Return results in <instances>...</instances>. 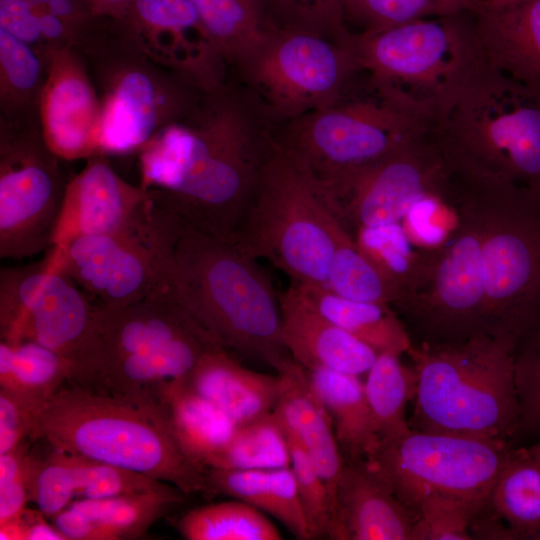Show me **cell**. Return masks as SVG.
Returning a JSON list of instances; mask_svg holds the SVG:
<instances>
[{
	"instance_id": "obj_1",
	"label": "cell",
	"mask_w": 540,
	"mask_h": 540,
	"mask_svg": "<svg viewBox=\"0 0 540 540\" xmlns=\"http://www.w3.org/2000/svg\"><path fill=\"white\" fill-rule=\"evenodd\" d=\"M278 125L228 77L136 154L139 185L152 207L180 229L232 240Z\"/></svg>"
},
{
	"instance_id": "obj_2",
	"label": "cell",
	"mask_w": 540,
	"mask_h": 540,
	"mask_svg": "<svg viewBox=\"0 0 540 540\" xmlns=\"http://www.w3.org/2000/svg\"><path fill=\"white\" fill-rule=\"evenodd\" d=\"M31 439L169 483L184 494L208 492L206 470L183 452L155 404L62 387L37 413Z\"/></svg>"
},
{
	"instance_id": "obj_3",
	"label": "cell",
	"mask_w": 540,
	"mask_h": 540,
	"mask_svg": "<svg viewBox=\"0 0 540 540\" xmlns=\"http://www.w3.org/2000/svg\"><path fill=\"white\" fill-rule=\"evenodd\" d=\"M171 287L222 348L275 369L288 357L279 295L258 259L233 240L180 229Z\"/></svg>"
},
{
	"instance_id": "obj_4",
	"label": "cell",
	"mask_w": 540,
	"mask_h": 540,
	"mask_svg": "<svg viewBox=\"0 0 540 540\" xmlns=\"http://www.w3.org/2000/svg\"><path fill=\"white\" fill-rule=\"evenodd\" d=\"M517 340L479 334L452 342H419L406 354L416 375L412 429L494 440L516 439Z\"/></svg>"
},
{
	"instance_id": "obj_5",
	"label": "cell",
	"mask_w": 540,
	"mask_h": 540,
	"mask_svg": "<svg viewBox=\"0 0 540 540\" xmlns=\"http://www.w3.org/2000/svg\"><path fill=\"white\" fill-rule=\"evenodd\" d=\"M429 135L457 173L540 192V94L490 63Z\"/></svg>"
},
{
	"instance_id": "obj_6",
	"label": "cell",
	"mask_w": 540,
	"mask_h": 540,
	"mask_svg": "<svg viewBox=\"0 0 540 540\" xmlns=\"http://www.w3.org/2000/svg\"><path fill=\"white\" fill-rule=\"evenodd\" d=\"M349 230L323 184L276 140L233 241L296 285H326L338 243Z\"/></svg>"
},
{
	"instance_id": "obj_7",
	"label": "cell",
	"mask_w": 540,
	"mask_h": 540,
	"mask_svg": "<svg viewBox=\"0 0 540 540\" xmlns=\"http://www.w3.org/2000/svg\"><path fill=\"white\" fill-rule=\"evenodd\" d=\"M76 51L100 100V151L107 156L137 154L207 91L153 60L124 20L105 17Z\"/></svg>"
},
{
	"instance_id": "obj_8",
	"label": "cell",
	"mask_w": 540,
	"mask_h": 540,
	"mask_svg": "<svg viewBox=\"0 0 540 540\" xmlns=\"http://www.w3.org/2000/svg\"><path fill=\"white\" fill-rule=\"evenodd\" d=\"M350 41L361 70L431 127L489 63L473 12L351 32Z\"/></svg>"
},
{
	"instance_id": "obj_9",
	"label": "cell",
	"mask_w": 540,
	"mask_h": 540,
	"mask_svg": "<svg viewBox=\"0 0 540 540\" xmlns=\"http://www.w3.org/2000/svg\"><path fill=\"white\" fill-rule=\"evenodd\" d=\"M431 124L363 70L333 104L280 123L276 140L336 201L359 171L426 135Z\"/></svg>"
},
{
	"instance_id": "obj_10",
	"label": "cell",
	"mask_w": 540,
	"mask_h": 540,
	"mask_svg": "<svg viewBox=\"0 0 540 540\" xmlns=\"http://www.w3.org/2000/svg\"><path fill=\"white\" fill-rule=\"evenodd\" d=\"M464 177L483 221L485 334L518 343L540 330V192Z\"/></svg>"
},
{
	"instance_id": "obj_11",
	"label": "cell",
	"mask_w": 540,
	"mask_h": 540,
	"mask_svg": "<svg viewBox=\"0 0 540 540\" xmlns=\"http://www.w3.org/2000/svg\"><path fill=\"white\" fill-rule=\"evenodd\" d=\"M451 204L452 228L439 244L423 252L419 268L394 304L420 342H452L485 334L483 221L472 185L457 173Z\"/></svg>"
},
{
	"instance_id": "obj_12",
	"label": "cell",
	"mask_w": 540,
	"mask_h": 540,
	"mask_svg": "<svg viewBox=\"0 0 540 540\" xmlns=\"http://www.w3.org/2000/svg\"><path fill=\"white\" fill-rule=\"evenodd\" d=\"M0 336L33 341L65 358L71 385H98L102 352L97 305L49 254L44 260L0 270Z\"/></svg>"
},
{
	"instance_id": "obj_13",
	"label": "cell",
	"mask_w": 540,
	"mask_h": 540,
	"mask_svg": "<svg viewBox=\"0 0 540 540\" xmlns=\"http://www.w3.org/2000/svg\"><path fill=\"white\" fill-rule=\"evenodd\" d=\"M516 450L510 441L411 429L381 440L365 461L415 515L430 498L483 509Z\"/></svg>"
},
{
	"instance_id": "obj_14",
	"label": "cell",
	"mask_w": 540,
	"mask_h": 540,
	"mask_svg": "<svg viewBox=\"0 0 540 540\" xmlns=\"http://www.w3.org/2000/svg\"><path fill=\"white\" fill-rule=\"evenodd\" d=\"M350 34L273 28L233 76L283 123L333 104L360 73Z\"/></svg>"
},
{
	"instance_id": "obj_15",
	"label": "cell",
	"mask_w": 540,
	"mask_h": 540,
	"mask_svg": "<svg viewBox=\"0 0 540 540\" xmlns=\"http://www.w3.org/2000/svg\"><path fill=\"white\" fill-rule=\"evenodd\" d=\"M180 228L152 208L119 232L82 235L50 255L96 305L118 309L171 287Z\"/></svg>"
},
{
	"instance_id": "obj_16",
	"label": "cell",
	"mask_w": 540,
	"mask_h": 540,
	"mask_svg": "<svg viewBox=\"0 0 540 540\" xmlns=\"http://www.w3.org/2000/svg\"><path fill=\"white\" fill-rule=\"evenodd\" d=\"M40 119H0V258L22 260L53 246L69 179Z\"/></svg>"
},
{
	"instance_id": "obj_17",
	"label": "cell",
	"mask_w": 540,
	"mask_h": 540,
	"mask_svg": "<svg viewBox=\"0 0 540 540\" xmlns=\"http://www.w3.org/2000/svg\"><path fill=\"white\" fill-rule=\"evenodd\" d=\"M451 183V169L428 132L355 174L337 197L338 215L348 230L400 224Z\"/></svg>"
},
{
	"instance_id": "obj_18",
	"label": "cell",
	"mask_w": 540,
	"mask_h": 540,
	"mask_svg": "<svg viewBox=\"0 0 540 540\" xmlns=\"http://www.w3.org/2000/svg\"><path fill=\"white\" fill-rule=\"evenodd\" d=\"M124 21L153 60L202 89H212L229 76L190 0H133Z\"/></svg>"
},
{
	"instance_id": "obj_19",
	"label": "cell",
	"mask_w": 540,
	"mask_h": 540,
	"mask_svg": "<svg viewBox=\"0 0 540 540\" xmlns=\"http://www.w3.org/2000/svg\"><path fill=\"white\" fill-rule=\"evenodd\" d=\"M42 56L47 76L39 115L48 146L62 160H86L101 153L100 100L81 55L64 47Z\"/></svg>"
},
{
	"instance_id": "obj_20",
	"label": "cell",
	"mask_w": 540,
	"mask_h": 540,
	"mask_svg": "<svg viewBox=\"0 0 540 540\" xmlns=\"http://www.w3.org/2000/svg\"><path fill=\"white\" fill-rule=\"evenodd\" d=\"M150 209L140 185L122 178L107 155H93L68 181L52 247L82 235L122 231L146 217Z\"/></svg>"
},
{
	"instance_id": "obj_21",
	"label": "cell",
	"mask_w": 540,
	"mask_h": 540,
	"mask_svg": "<svg viewBox=\"0 0 540 540\" xmlns=\"http://www.w3.org/2000/svg\"><path fill=\"white\" fill-rule=\"evenodd\" d=\"M174 489L146 475L61 450L54 449L44 459H30L29 501L49 519L79 499Z\"/></svg>"
},
{
	"instance_id": "obj_22",
	"label": "cell",
	"mask_w": 540,
	"mask_h": 540,
	"mask_svg": "<svg viewBox=\"0 0 540 540\" xmlns=\"http://www.w3.org/2000/svg\"><path fill=\"white\" fill-rule=\"evenodd\" d=\"M416 516L365 460H345L327 537L336 540H411Z\"/></svg>"
},
{
	"instance_id": "obj_23",
	"label": "cell",
	"mask_w": 540,
	"mask_h": 540,
	"mask_svg": "<svg viewBox=\"0 0 540 540\" xmlns=\"http://www.w3.org/2000/svg\"><path fill=\"white\" fill-rule=\"evenodd\" d=\"M279 304L284 346L307 371L359 376L374 364L378 353L325 317L295 285L279 294Z\"/></svg>"
},
{
	"instance_id": "obj_24",
	"label": "cell",
	"mask_w": 540,
	"mask_h": 540,
	"mask_svg": "<svg viewBox=\"0 0 540 540\" xmlns=\"http://www.w3.org/2000/svg\"><path fill=\"white\" fill-rule=\"evenodd\" d=\"M473 16L489 63L540 94V0H516L502 6L482 1Z\"/></svg>"
},
{
	"instance_id": "obj_25",
	"label": "cell",
	"mask_w": 540,
	"mask_h": 540,
	"mask_svg": "<svg viewBox=\"0 0 540 540\" xmlns=\"http://www.w3.org/2000/svg\"><path fill=\"white\" fill-rule=\"evenodd\" d=\"M276 371L281 387L274 411L318 467L331 498L333 516L336 486L345 459L331 417L314 392L308 371L291 356Z\"/></svg>"
},
{
	"instance_id": "obj_26",
	"label": "cell",
	"mask_w": 540,
	"mask_h": 540,
	"mask_svg": "<svg viewBox=\"0 0 540 540\" xmlns=\"http://www.w3.org/2000/svg\"><path fill=\"white\" fill-rule=\"evenodd\" d=\"M183 492L120 495L79 499L51 518L66 540H123L142 537L172 506L180 504Z\"/></svg>"
},
{
	"instance_id": "obj_27",
	"label": "cell",
	"mask_w": 540,
	"mask_h": 540,
	"mask_svg": "<svg viewBox=\"0 0 540 540\" xmlns=\"http://www.w3.org/2000/svg\"><path fill=\"white\" fill-rule=\"evenodd\" d=\"M184 379L196 393L221 409L237 425L272 412L281 387L278 374L250 370L222 347L204 354Z\"/></svg>"
},
{
	"instance_id": "obj_28",
	"label": "cell",
	"mask_w": 540,
	"mask_h": 540,
	"mask_svg": "<svg viewBox=\"0 0 540 540\" xmlns=\"http://www.w3.org/2000/svg\"><path fill=\"white\" fill-rule=\"evenodd\" d=\"M104 16L88 0H0V28L40 54L85 44Z\"/></svg>"
},
{
	"instance_id": "obj_29",
	"label": "cell",
	"mask_w": 540,
	"mask_h": 540,
	"mask_svg": "<svg viewBox=\"0 0 540 540\" xmlns=\"http://www.w3.org/2000/svg\"><path fill=\"white\" fill-rule=\"evenodd\" d=\"M183 452L206 470V462L232 438L237 424L179 379L163 387L155 402Z\"/></svg>"
},
{
	"instance_id": "obj_30",
	"label": "cell",
	"mask_w": 540,
	"mask_h": 540,
	"mask_svg": "<svg viewBox=\"0 0 540 540\" xmlns=\"http://www.w3.org/2000/svg\"><path fill=\"white\" fill-rule=\"evenodd\" d=\"M208 492L243 501L270 514L296 538L311 539L290 467L276 469H206Z\"/></svg>"
},
{
	"instance_id": "obj_31",
	"label": "cell",
	"mask_w": 540,
	"mask_h": 540,
	"mask_svg": "<svg viewBox=\"0 0 540 540\" xmlns=\"http://www.w3.org/2000/svg\"><path fill=\"white\" fill-rule=\"evenodd\" d=\"M293 285L325 317L378 354L402 355L412 347L410 334L389 304L347 299L325 285Z\"/></svg>"
},
{
	"instance_id": "obj_32",
	"label": "cell",
	"mask_w": 540,
	"mask_h": 540,
	"mask_svg": "<svg viewBox=\"0 0 540 540\" xmlns=\"http://www.w3.org/2000/svg\"><path fill=\"white\" fill-rule=\"evenodd\" d=\"M311 386L331 417L340 448L349 460L367 459L379 441L364 383L357 375L329 369L308 371Z\"/></svg>"
},
{
	"instance_id": "obj_33",
	"label": "cell",
	"mask_w": 540,
	"mask_h": 540,
	"mask_svg": "<svg viewBox=\"0 0 540 540\" xmlns=\"http://www.w3.org/2000/svg\"><path fill=\"white\" fill-rule=\"evenodd\" d=\"M228 72L256 53L273 29L264 0H190Z\"/></svg>"
},
{
	"instance_id": "obj_34",
	"label": "cell",
	"mask_w": 540,
	"mask_h": 540,
	"mask_svg": "<svg viewBox=\"0 0 540 540\" xmlns=\"http://www.w3.org/2000/svg\"><path fill=\"white\" fill-rule=\"evenodd\" d=\"M72 380L70 363L51 349L33 341H0V390L36 413Z\"/></svg>"
},
{
	"instance_id": "obj_35",
	"label": "cell",
	"mask_w": 540,
	"mask_h": 540,
	"mask_svg": "<svg viewBox=\"0 0 540 540\" xmlns=\"http://www.w3.org/2000/svg\"><path fill=\"white\" fill-rule=\"evenodd\" d=\"M486 507L513 539L540 540V463L517 450L497 479Z\"/></svg>"
},
{
	"instance_id": "obj_36",
	"label": "cell",
	"mask_w": 540,
	"mask_h": 540,
	"mask_svg": "<svg viewBox=\"0 0 540 540\" xmlns=\"http://www.w3.org/2000/svg\"><path fill=\"white\" fill-rule=\"evenodd\" d=\"M46 76L45 58L26 42L0 28V119H40Z\"/></svg>"
},
{
	"instance_id": "obj_37",
	"label": "cell",
	"mask_w": 540,
	"mask_h": 540,
	"mask_svg": "<svg viewBox=\"0 0 540 540\" xmlns=\"http://www.w3.org/2000/svg\"><path fill=\"white\" fill-rule=\"evenodd\" d=\"M400 356L379 353L366 373L364 389L379 442L412 429L406 419V406L415 395L416 375L403 365Z\"/></svg>"
},
{
	"instance_id": "obj_38",
	"label": "cell",
	"mask_w": 540,
	"mask_h": 540,
	"mask_svg": "<svg viewBox=\"0 0 540 540\" xmlns=\"http://www.w3.org/2000/svg\"><path fill=\"white\" fill-rule=\"evenodd\" d=\"M285 427L273 410L238 425L227 445L205 465L206 469L253 470L290 467Z\"/></svg>"
},
{
	"instance_id": "obj_39",
	"label": "cell",
	"mask_w": 540,
	"mask_h": 540,
	"mask_svg": "<svg viewBox=\"0 0 540 540\" xmlns=\"http://www.w3.org/2000/svg\"><path fill=\"white\" fill-rule=\"evenodd\" d=\"M188 540H280L275 525L255 507L234 499L194 508L178 521Z\"/></svg>"
},
{
	"instance_id": "obj_40",
	"label": "cell",
	"mask_w": 540,
	"mask_h": 540,
	"mask_svg": "<svg viewBox=\"0 0 540 540\" xmlns=\"http://www.w3.org/2000/svg\"><path fill=\"white\" fill-rule=\"evenodd\" d=\"M483 0H337L350 32L370 34L406 23L473 12Z\"/></svg>"
},
{
	"instance_id": "obj_41",
	"label": "cell",
	"mask_w": 540,
	"mask_h": 540,
	"mask_svg": "<svg viewBox=\"0 0 540 540\" xmlns=\"http://www.w3.org/2000/svg\"><path fill=\"white\" fill-rule=\"evenodd\" d=\"M325 286L337 295L355 301L389 305L396 301L393 288L361 254L350 234L335 249Z\"/></svg>"
},
{
	"instance_id": "obj_42",
	"label": "cell",
	"mask_w": 540,
	"mask_h": 540,
	"mask_svg": "<svg viewBox=\"0 0 540 540\" xmlns=\"http://www.w3.org/2000/svg\"><path fill=\"white\" fill-rule=\"evenodd\" d=\"M286 430V428H285ZM291 463L298 495L311 539L327 537L332 520V502L323 477L301 443L287 430Z\"/></svg>"
},
{
	"instance_id": "obj_43",
	"label": "cell",
	"mask_w": 540,
	"mask_h": 540,
	"mask_svg": "<svg viewBox=\"0 0 540 540\" xmlns=\"http://www.w3.org/2000/svg\"><path fill=\"white\" fill-rule=\"evenodd\" d=\"M515 382L519 402L516 439L540 438V330L518 341Z\"/></svg>"
},
{
	"instance_id": "obj_44",
	"label": "cell",
	"mask_w": 540,
	"mask_h": 540,
	"mask_svg": "<svg viewBox=\"0 0 540 540\" xmlns=\"http://www.w3.org/2000/svg\"><path fill=\"white\" fill-rule=\"evenodd\" d=\"M482 510L477 506L445 498H430L415 510L411 540H469L471 524Z\"/></svg>"
},
{
	"instance_id": "obj_45",
	"label": "cell",
	"mask_w": 540,
	"mask_h": 540,
	"mask_svg": "<svg viewBox=\"0 0 540 540\" xmlns=\"http://www.w3.org/2000/svg\"><path fill=\"white\" fill-rule=\"evenodd\" d=\"M273 28H297L330 35L348 29L337 0H264Z\"/></svg>"
},
{
	"instance_id": "obj_46",
	"label": "cell",
	"mask_w": 540,
	"mask_h": 540,
	"mask_svg": "<svg viewBox=\"0 0 540 540\" xmlns=\"http://www.w3.org/2000/svg\"><path fill=\"white\" fill-rule=\"evenodd\" d=\"M30 459L25 443L0 454V526L16 520L26 509Z\"/></svg>"
},
{
	"instance_id": "obj_47",
	"label": "cell",
	"mask_w": 540,
	"mask_h": 540,
	"mask_svg": "<svg viewBox=\"0 0 540 540\" xmlns=\"http://www.w3.org/2000/svg\"><path fill=\"white\" fill-rule=\"evenodd\" d=\"M36 414L15 396L0 390V454L31 439Z\"/></svg>"
},
{
	"instance_id": "obj_48",
	"label": "cell",
	"mask_w": 540,
	"mask_h": 540,
	"mask_svg": "<svg viewBox=\"0 0 540 540\" xmlns=\"http://www.w3.org/2000/svg\"><path fill=\"white\" fill-rule=\"evenodd\" d=\"M25 526V540H66L65 537L52 524L40 510L30 511L27 508L21 515Z\"/></svg>"
},
{
	"instance_id": "obj_49",
	"label": "cell",
	"mask_w": 540,
	"mask_h": 540,
	"mask_svg": "<svg viewBox=\"0 0 540 540\" xmlns=\"http://www.w3.org/2000/svg\"><path fill=\"white\" fill-rule=\"evenodd\" d=\"M95 13L99 16L124 20L133 0H88Z\"/></svg>"
},
{
	"instance_id": "obj_50",
	"label": "cell",
	"mask_w": 540,
	"mask_h": 540,
	"mask_svg": "<svg viewBox=\"0 0 540 540\" xmlns=\"http://www.w3.org/2000/svg\"><path fill=\"white\" fill-rule=\"evenodd\" d=\"M528 453L537 461L540 463V438L537 439L533 444H531L529 447H526Z\"/></svg>"
},
{
	"instance_id": "obj_51",
	"label": "cell",
	"mask_w": 540,
	"mask_h": 540,
	"mask_svg": "<svg viewBox=\"0 0 540 540\" xmlns=\"http://www.w3.org/2000/svg\"><path fill=\"white\" fill-rule=\"evenodd\" d=\"M514 1L516 0H483V3L489 6H502Z\"/></svg>"
}]
</instances>
